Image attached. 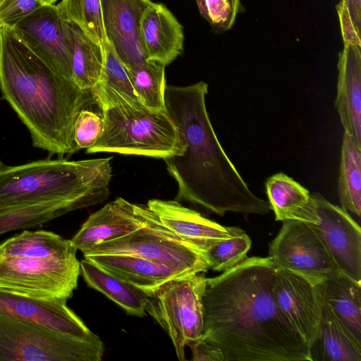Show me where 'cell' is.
Listing matches in <instances>:
<instances>
[{"instance_id": "35", "label": "cell", "mask_w": 361, "mask_h": 361, "mask_svg": "<svg viewBox=\"0 0 361 361\" xmlns=\"http://www.w3.org/2000/svg\"><path fill=\"white\" fill-rule=\"evenodd\" d=\"M336 8L343 44L361 46V0H341Z\"/></svg>"}, {"instance_id": "7", "label": "cell", "mask_w": 361, "mask_h": 361, "mask_svg": "<svg viewBox=\"0 0 361 361\" xmlns=\"http://www.w3.org/2000/svg\"><path fill=\"white\" fill-rule=\"evenodd\" d=\"M205 288L199 273L170 280L146 296V313L167 333L180 361L186 360L185 347L203 334Z\"/></svg>"}, {"instance_id": "11", "label": "cell", "mask_w": 361, "mask_h": 361, "mask_svg": "<svg viewBox=\"0 0 361 361\" xmlns=\"http://www.w3.org/2000/svg\"><path fill=\"white\" fill-rule=\"evenodd\" d=\"M17 36L48 66L72 80V36L56 4L37 9L11 27Z\"/></svg>"}, {"instance_id": "24", "label": "cell", "mask_w": 361, "mask_h": 361, "mask_svg": "<svg viewBox=\"0 0 361 361\" xmlns=\"http://www.w3.org/2000/svg\"><path fill=\"white\" fill-rule=\"evenodd\" d=\"M104 48L105 61L102 75L99 82L92 89L101 110L121 104L137 109L145 106L135 92L128 71L107 41Z\"/></svg>"}, {"instance_id": "17", "label": "cell", "mask_w": 361, "mask_h": 361, "mask_svg": "<svg viewBox=\"0 0 361 361\" xmlns=\"http://www.w3.org/2000/svg\"><path fill=\"white\" fill-rule=\"evenodd\" d=\"M142 226L135 204L118 197L91 214L70 240L77 250L84 252Z\"/></svg>"}, {"instance_id": "29", "label": "cell", "mask_w": 361, "mask_h": 361, "mask_svg": "<svg viewBox=\"0 0 361 361\" xmlns=\"http://www.w3.org/2000/svg\"><path fill=\"white\" fill-rule=\"evenodd\" d=\"M165 67L158 62L146 60L128 70L137 98L147 109L166 110Z\"/></svg>"}, {"instance_id": "13", "label": "cell", "mask_w": 361, "mask_h": 361, "mask_svg": "<svg viewBox=\"0 0 361 361\" xmlns=\"http://www.w3.org/2000/svg\"><path fill=\"white\" fill-rule=\"evenodd\" d=\"M66 302L65 299L37 298L0 290V314L79 339L100 341Z\"/></svg>"}, {"instance_id": "26", "label": "cell", "mask_w": 361, "mask_h": 361, "mask_svg": "<svg viewBox=\"0 0 361 361\" xmlns=\"http://www.w3.org/2000/svg\"><path fill=\"white\" fill-rule=\"evenodd\" d=\"M1 256L53 259L76 256L70 240L46 231H24L1 243Z\"/></svg>"}, {"instance_id": "34", "label": "cell", "mask_w": 361, "mask_h": 361, "mask_svg": "<svg viewBox=\"0 0 361 361\" xmlns=\"http://www.w3.org/2000/svg\"><path fill=\"white\" fill-rule=\"evenodd\" d=\"M104 120L102 114L84 109L80 111L74 125V140L78 150L89 149L102 135Z\"/></svg>"}, {"instance_id": "14", "label": "cell", "mask_w": 361, "mask_h": 361, "mask_svg": "<svg viewBox=\"0 0 361 361\" xmlns=\"http://www.w3.org/2000/svg\"><path fill=\"white\" fill-rule=\"evenodd\" d=\"M273 295L279 309L311 347L321 317L320 297L315 283L304 276L276 268Z\"/></svg>"}, {"instance_id": "40", "label": "cell", "mask_w": 361, "mask_h": 361, "mask_svg": "<svg viewBox=\"0 0 361 361\" xmlns=\"http://www.w3.org/2000/svg\"><path fill=\"white\" fill-rule=\"evenodd\" d=\"M1 257V244H0V258Z\"/></svg>"}, {"instance_id": "21", "label": "cell", "mask_w": 361, "mask_h": 361, "mask_svg": "<svg viewBox=\"0 0 361 361\" xmlns=\"http://www.w3.org/2000/svg\"><path fill=\"white\" fill-rule=\"evenodd\" d=\"M315 286L342 326L361 345V283L341 271Z\"/></svg>"}, {"instance_id": "38", "label": "cell", "mask_w": 361, "mask_h": 361, "mask_svg": "<svg viewBox=\"0 0 361 361\" xmlns=\"http://www.w3.org/2000/svg\"><path fill=\"white\" fill-rule=\"evenodd\" d=\"M1 0H0L1 1ZM49 2L51 4H56V2L57 1V0H48Z\"/></svg>"}, {"instance_id": "1", "label": "cell", "mask_w": 361, "mask_h": 361, "mask_svg": "<svg viewBox=\"0 0 361 361\" xmlns=\"http://www.w3.org/2000/svg\"><path fill=\"white\" fill-rule=\"evenodd\" d=\"M276 267L268 257H246L206 278L203 336L225 361H312L310 347L275 303Z\"/></svg>"}, {"instance_id": "39", "label": "cell", "mask_w": 361, "mask_h": 361, "mask_svg": "<svg viewBox=\"0 0 361 361\" xmlns=\"http://www.w3.org/2000/svg\"><path fill=\"white\" fill-rule=\"evenodd\" d=\"M5 166V165L1 162L0 160V171L2 170V169Z\"/></svg>"}, {"instance_id": "33", "label": "cell", "mask_w": 361, "mask_h": 361, "mask_svg": "<svg viewBox=\"0 0 361 361\" xmlns=\"http://www.w3.org/2000/svg\"><path fill=\"white\" fill-rule=\"evenodd\" d=\"M201 16L216 32L230 30L242 11L240 0H195Z\"/></svg>"}, {"instance_id": "10", "label": "cell", "mask_w": 361, "mask_h": 361, "mask_svg": "<svg viewBox=\"0 0 361 361\" xmlns=\"http://www.w3.org/2000/svg\"><path fill=\"white\" fill-rule=\"evenodd\" d=\"M267 257L276 268L304 276L314 283L341 271L314 229L296 220L283 221L269 244Z\"/></svg>"}, {"instance_id": "36", "label": "cell", "mask_w": 361, "mask_h": 361, "mask_svg": "<svg viewBox=\"0 0 361 361\" xmlns=\"http://www.w3.org/2000/svg\"><path fill=\"white\" fill-rule=\"evenodd\" d=\"M49 4L48 0H1L0 28L4 26L11 27L37 9Z\"/></svg>"}, {"instance_id": "9", "label": "cell", "mask_w": 361, "mask_h": 361, "mask_svg": "<svg viewBox=\"0 0 361 361\" xmlns=\"http://www.w3.org/2000/svg\"><path fill=\"white\" fill-rule=\"evenodd\" d=\"M80 274V262L76 256L0 258V290L24 296L68 300L78 287Z\"/></svg>"}, {"instance_id": "37", "label": "cell", "mask_w": 361, "mask_h": 361, "mask_svg": "<svg viewBox=\"0 0 361 361\" xmlns=\"http://www.w3.org/2000/svg\"><path fill=\"white\" fill-rule=\"evenodd\" d=\"M189 347L192 351L193 361H225L220 348L203 335Z\"/></svg>"}, {"instance_id": "18", "label": "cell", "mask_w": 361, "mask_h": 361, "mask_svg": "<svg viewBox=\"0 0 361 361\" xmlns=\"http://www.w3.org/2000/svg\"><path fill=\"white\" fill-rule=\"evenodd\" d=\"M140 34L146 60L166 66L183 51V27L163 4L153 2L146 8Z\"/></svg>"}, {"instance_id": "30", "label": "cell", "mask_w": 361, "mask_h": 361, "mask_svg": "<svg viewBox=\"0 0 361 361\" xmlns=\"http://www.w3.org/2000/svg\"><path fill=\"white\" fill-rule=\"evenodd\" d=\"M56 6L63 20L74 23L91 39L104 46L106 40L100 0H61Z\"/></svg>"}, {"instance_id": "27", "label": "cell", "mask_w": 361, "mask_h": 361, "mask_svg": "<svg viewBox=\"0 0 361 361\" xmlns=\"http://www.w3.org/2000/svg\"><path fill=\"white\" fill-rule=\"evenodd\" d=\"M68 24L73 42L72 80L80 89L92 90L102 75L104 46L91 39L74 23Z\"/></svg>"}, {"instance_id": "16", "label": "cell", "mask_w": 361, "mask_h": 361, "mask_svg": "<svg viewBox=\"0 0 361 361\" xmlns=\"http://www.w3.org/2000/svg\"><path fill=\"white\" fill-rule=\"evenodd\" d=\"M147 206L169 231L203 253L214 243L244 231L207 219L176 200L153 199L147 202Z\"/></svg>"}, {"instance_id": "25", "label": "cell", "mask_w": 361, "mask_h": 361, "mask_svg": "<svg viewBox=\"0 0 361 361\" xmlns=\"http://www.w3.org/2000/svg\"><path fill=\"white\" fill-rule=\"evenodd\" d=\"M80 274L87 285L105 295L128 314L143 317L147 295L93 262H80Z\"/></svg>"}, {"instance_id": "23", "label": "cell", "mask_w": 361, "mask_h": 361, "mask_svg": "<svg viewBox=\"0 0 361 361\" xmlns=\"http://www.w3.org/2000/svg\"><path fill=\"white\" fill-rule=\"evenodd\" d=\"M319 297L321 317L317 338L310 347L312 361H361V345L345 329L320 295Z\"/></svg>"}, {"instance_id": "15", "label": "cell", "mask_w": 361, "mask_h": 361, "mask_svg": "<svg viewBox=\"0 0 361 361\" xmlns=\"http://www.w3.org/2000/svg\"><path fill=\"white\" fill-rule=\"evenodd\" d=\"M106 40L127 68L146 61L140 34L141 17L151 0H100Z\"/></svg>"}, {"instance_id": "28", "label": "cell", "mask_w": 361, "mask_h": 361, "mask_svg": "<svg viewBox=\"0 0 361 361\" xmlns=\"http://www.w3.org/2000/svg\"><path fill=\"white\" fill-rule=\"evenodd\" d=\"M338 197L341 207L356 214L361 213V149L351 137L343 134L338 177Z\"/></svg>"}, {"instance_id": "6", "label": "cell", "mask_w": 361, "mask_h": 361, "mask_svg": "<svg viewBox=\"0 0 361 361\" xmlns=\"http://www.w3.org/2000/svg\"><path fill=\"white\" fill-rule=\"evenodd\" d=\"M135 207L143 221L141 228L97 245L83 255L125 254L161 263L183 276L207 272L209 268L203 252L169 231L147 205Z\"/></svg>"}, {"instance_id": "22", "label": "cell", "mask_w": 361, "mask_h": 361, "mask_svg": "<svg viewBox=\"0 0 361 361\" xmlns=\"http://www.w3.org/2000/svg\"><path fill=\"white\" fill-rule=\"evenodd\" d=\"M266 191L276 221L296 220L317 222V214L310 192L283 173H277L266 181Z\"/></svg>"}, {"instance_id": "19", "label": "cell", "mask_w": 361, "mask_h": 361, "mask_svg": "<svg viewBox=\"0 0 361 361\" xmlns=\"http://www.w3.org/2000/svg\"><path fill=\"white\" fill-rule=\"evenodd\" d=\"M338 71L335 106L344 133L361 149V46L344 44Z\"/></svg>"}, {"instance_id": "3", "label": "cell", "mask_w": 361, "mask_h": 361, "mask_svg": "<svg viewBox=\"0 0 361 361\" xmlns=\"http://www.w3.org/2000/svg\"><path fill=\"white\" fill-rule=\"evenodd\" d=\"M0 90L28 129L33 146L51 155L78 151L77 116L99 106L92 90L52 70L7 26L0 28Z\"/></svg>"}, {"instance_id": "31", "label": "cell", "mask_w": 361, "mask_h": 361, "mask_svg": "<svg viewBox=\"0 0 361 361\" xmlns=\"http://www.w3.org/2000/svg\"><path fill=\"white\" fill-rule=\"evenodd\" d=\"M76 209H79L74 204L58 201L23 207L0 216V234L41 225Z\"/></svg>"}, {"instance_id": "32", "label": "cell", "mask_w": 361, "mask_h": 361, "mask_svg": "<svg viewBox=\"0 0 361 361\" xmlns=\"http://www.w3.org/2000/svg\"><path fill=\"white\" fill-rule=\"evenodd\" d=\"M251 247V240L245 231L219 241L204 252L209 268L226 271L243 261Z\"/></svg>"}, {"instance_id": "8", "label": "cell", "mask_w": 361, "mask_h": 361, "mask_svg": "<svg viewBox=\"0 0 361 361\" xmlns=\"http://www.w3.org/2000/svg\"><path fill=\"white\" fill-rule=\"evenodd\" d=\"M104 344L0 314V361H100Z\"/></svg>"}, {"instance_id": "20", "label": "cell", "mask_w": 361, "mask_h": 361, "mask_svg": "<svg viewBox=\"0 0 361 361\" xmlns=\"http://www.w3.org/2000/svg\"><path fill=\"white\" fill-rule=\"evenodd\" d=\"M84 257L146 295L154 292L170 280L184 276L161 263L134 255L99 254Z\"/></svg>"}, {"instance_id": "2", "label": "cell", "mask_w": 361, "mask_h": 361, "mask_svg": "<svg viewBox=\"0 0 361 361\" xmlns=\"http://www.w3.org/2000/svg\"><path fill=\"white\" fill-rule=\"evenodd\" d=\"M207 92L204 81L166 85V110L183 145L180 154L163 159L178 185L176 200L219 216L266 214L271 210L269 202L250 190L218 140L207 110Z\"/></svg>"}, {"instance_id": "4", "label": "cell", "mask_w": 361, "mask_h": 361, "mask_svg": "<svg viewBox=\"0 0 361 361\" xmlns=\"http://www.w3.org/2000/svg\"><path fill=\"white\" fill-rule=\"evenodd\" d=\"M111 158L71 161L44 159L0 171V216L46 202H65L79 209L109 196Z\"/></svg>"}, {"instance_id": "12", "label": "cell", "mask_w": 361, "mask_h": 361, "mask_svg": "<svg viewBox=\"0 0 361 361\" xmlns=\"http://www.w3.org/2000/svg\"><path fill=\"white\" fill-rule=\"evenodd\" d=\"M317 222L308 224L330 253L339 269L361 283V230L348 212L321 194H311Z\"/></svg>"}, {"instance_id": "5", "label": "cell", "mask_w": 361, "mask_h": 361, "mask_svg": "<svg viewBox=\"0 0 361 361\" xmlns=\"http://www.w3.org/2000/svg\"><path fill=\"white\" fill-rule=\"evenodd\" d=\"M104 126L87 153L115 152L164 159L183 149L176 127L166 110L155 111L128 104L102 109Z\"/></svg>"}]
</instances>
